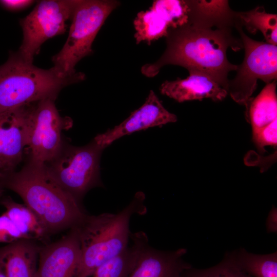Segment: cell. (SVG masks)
I'll return each instance as SVG.
<instances>
[{"mask_svg": "<svg viewBox=\"0 0 277 277\" xmlns=\"http://www.w3.org/2000/svg\"><path fill=\"white\" fill-rule=\"evenodd\" d=\"M135 253L134 267L128 277H182L191 266L184 261L185 248L163 251L151 246L147 235L139 232L130 233Z\"/></svg>", "mask_w": 277, "mask_h": 277, "instance_id": "30bf717a", "label": "cell"}, {"mask_svg": "<svg viewBox=\"0 0 277 277\" xmlns=\"http://www.w3.org/2000/svg\"><path fill=\"white\" fill-rule=\"evenodd\" d=\"M0 186L19 195L49 235L75 227L87 215L80 202L53 179L45 164L28 159L18 171L0 172Z\"/></svg>", "mask_w": 277, "mask_h": 277, "instance_id": "7a4b0ae2", "label": "cell"}, {"mask_svg": "<svg viewBox=\"0 0 277 277\" xmlns=\"http://www.w3.org/2000/svg\"><path fill=\"white\" fill-rule=\"evenodd\" d=\"M188 72L186 78L165 81L161 93L180 103L207 98L219 101L227 95V90L208 74L195 70Z\"/></svg>", "mask_w": 277, "mask_h": 277, "instance_id": "5bb4252c", "label": "cell"}, {"mask_svg": "<svg viewBox=\"0 0 277 277\" xmlns=\"http://www.w3.org/2000/svg\"><path fill=\"white\" fill-rule=\"evenodd\" d=\"M3 188L1 187L0 186V197L2 196V193H3Z\"/></svg>", "mask_w": 277, "mask_h": 277, "instance_id": "f1b7e54d", "label": "cell"}, {"mask_svg": "<svg viewBox=\"0 0 277 277\" xmlns=\"http://www.w3.org/2000/svg\"><path fill=\"white\" fill-rule=\"evenodd\" d=\"M30 0H2L0 4L10 10H19L25 9L34 3Z\"/></svg>", "mask_w": 277, "mask_h": 277, "instance_id": "484cf974", "label": "cell"}, {"mask_svg": "<svg viewBox=\"0 0 277 277\" xmlns=\"http://www.w3.org/2000/svg\"><path fill=\"white\" fill-rule=\"evenodd\" d=\"M39 247L22 240L0 248V261L7 277H35Z\"/></svg>", "mask_w": 277, "mask_h": 277, "instance_id": "9a60e30c", "label": "cell"}, {"mask_svg": "<svg viewBox=\"0 0 277 277\" xmlns=\"http://www.w3.org/2000/svg\"><path fill=\"white\" fill-rule=\"evenodd\" d=\"M78 72L67 75L54 67L44 69L11 52L0 66V114L46 98L56 100L64 87L85 79Z\"/></svg>", "mask_w": 277, "mask_h": 277, "instance_id": "277c9868", "label": "cell"}, {"mask_svg": "<svg viewBox=\"0 0 277 277\" xmlns=\"http://www.w3.org/2000/svg\"><path fill=\"white\" fill-rule=\"evenodd\" d=\"M118 5L119 2L113 0H76L67 40L52 57L53 67L67 75L77 74L76 65L92 53L95 37Z\"/></svg>", "mask_w": 277, "mask_h": 277, "instance_id": "5b68a950", "label": "cell"}, {"mask_svg": "<svg viewBox=\"0 0 277 277\" xmlns=\"http://www.w3.org/2000/svg\"><path fill=\"white\" fill-rule=\"evenodd\" d=\"M26 240L5 212L0 215V243L11 244Z\"/></svg>", "mask_w": 277, "mask_h": 277, "instance_id": "d4e9b609", "label": "cell"}, {"mask_svg": "<svg viewBox=\"0 0 277 277\" xmlns=\"http://www.w3.org/2000/svg\"><path fill=\"white\" fill-rule=\"evenodd\" d=\"M235 266L249 277H277V252L258 254L244 248L228 253Z\"/></svg>", "mask_w": 277, "mask_h": 277, "instance_id": "ac0fdd59", "label": "cell"}, {"mask_svg": "<svg viewBox=\"0 0 277 277\" xmlns=\"http://www.w3.org/2000/svg\"><path fill=\"white\" fill-rule=\"evenodd\" d=\"M150 8L167 23L170 28L182 26L188 18V1L156 0Z\"/></svg>", "mask_w": 277, "mask_h": 277, "instance_id": "44dd1931", "label": "cell"}, {"mask_svg": "<svg viewBox=\"0 0 277 277\" xmlns=\"http://www.w3.org/2000/svg\"><path fill=\"white\" fill-rule=\"evenodd\" d=\"M0 277H7L3 266L0 261Z\"/></svg>", "mask_w": 277, "mask_h": 277, "instance_id": "83f0119b", "label": "cell"}, {"mask_svg": "<svg viewBox=\"0 0 277 277\" xmlns=\"http://www.w3.org/2000/svg\"><path fill=\"white\" fill-rule=\"evenodd\" d=\"M182 277H249L234 264L228 253L217 265L206 269H196L190 266Z\"/></svg>", "mask_w": 277, "mask_h": 277, "instance_id": "603a6c76", "label": "cell"}, {"mask_svg": "<svg viewBox=\"0 0 277 277\" xmlns=\"http://www.w3.org/2000/svg\"><path fill=\"white\" fill-rule=\"evenodd\" d=\"M144 197L138 193L129 205L116 213L87 214L74 227L80 246L77 277H91L99 266L128 247L130 220L133 214L144 212Z\"/></svg>", "mask_w": 277, "mask_h": 277, "instance_id": "3957f363", "label": "cell"}, {"mask_svg": "<svg viewBox=\"0 0 277 277\" xmlns=\"http://www.w3.org/2000/svg\"><path fill=\"white\" fill-rule=\"evenodd\" d=\"M238 21L242 27L251 33L258 31L264 35L266 43L276 45L277 15L267 13L263 7L259 6L246 12H236Z\"/></svg>", "mask_w": 277, "mask_h": 277, "instance_id": "d6986e66", "label": "cell"}, {"mask_svg": "<svg viewBox=\"0 0 277 277\" xmlns=\"http://www.w3.org/2000/svg\"><path fill=\"white\" fill-rule=\"evenodd\" d=\"M133 25L136 44L144 42L150 45L152 42L166 37L170 29L167 23L150 7L137 13Z\"/></svg>", "mask_w": 277, "mask_h": 277, "instance_id": "ffe728a7", "label": "cell"}, {"mask_svg": "<svg viewBox=\"0 0 277 277\" xmlns=\"http://www.w3.org/2000/svg\"><path fill=\"white\" fill-rule=\"evenodd\" d=\"M31 105L0 114V172L14 171L23 160Z\"/></svg>", "mask_w": 277, "mask_h": 277, "instance_id": "8fae6325", "label": "cell"}, {"mask_svg": "<svg viewBox=\"0 0 277 277\" xmlns=\"http://www.w3.org/2000/svg\"><path fill=\"white\" fill-rule=\"evenodd\" d=\"M55 101L46 98L31 105L27 147L33 162L46 164L55 157L65 142L63 131L72 125L69 117L60 115Z\"/></svg>", "mask_w": 277, "mask_h": 277, "instance_id": "9c48e42d", "label": "cell"}, {"mask_svg": "<svg viewBox=\"0 0 277 277\" xmlns=\"http://www.w3.org/2000/svg\"><path fill=\"white\" fill-rule=\"evenodd\" d=\"M104 149L94 139L83 146L65 142L56 156L45 165L53 179L80 202L89 190L101 186L100 160Z\"/></svg>", "mask_w": 277, "mask_h": 277, "instance_id": "8992f818", "label": "cell"}, {"mask_svg": "<svg viewBox=\"0 0 277 277\" xmlns=\"http://www.w3.org/2000/svg\"><path fill=\"white\" fill-rule=\"evenodd\" d=\"M235 27L241 36L245 55L242 63L238 65L235 77L229 80L227 92L235 102L247 106L258 80L266 84L276 80L277 47L250 38L243 31L237 17Z\"/></svg>", "mask_w": 277, "mask_h": 277, "instance_id": "52a82bcc", "label": "cell"}, {"mask_svg": "<svg viewBox=\"0 0 277 277\" xmlns=\"http://www.w3.org/2000/svg\"><path fill=\"white\" fill-rule=\"evenodd\" d=\"M276 80L266 84L259 94L250 100L247 108L252 131L277 119Z\"/></svg>", "mask_w": 277, "mask_h": 277, "instance_id": "e0dca14e", "label": "cell"}, {"mask_svg": "<svg viewBox=\"0 0 277 277\" xmlns=\"http://www.w3.org/2000/svg\"><path fill=\"white\" fill-rule=\"evenodd\" d=\"M1 203L26 240L44 241L48 238L49 234L44 225L26 205L16 203L10 197L4 198Z\"/></svg>", "mask_w": 277, "mask_h": 277, "instance_id": "2e32d148", "label": "cell"}, {"mask_svg": "<svg viewBox=\"0 0 277 277\" xmlns=\"http://www.w3.org/2000/svg\"><path fill=\"white\" fill-rule=\"evenodd\" d=\"M266 229L268 232H277V209L273 206L266 219Z\"/></svg>", "mask_w": 277, "mask_h": 277, "instance_id": "4316f807", "label": "cell"}, {"mask_svg": "<svg viewBox=\"0 0 277 277\" xmlns=\"http://www.w3.org/2000/svg\"><path fill=\"white\" fill-rule=\"evenodd\" d=\"M134 263L133 248L128 247L120 254L99 266L91 277H128Z\"/></svg>", "mask_w": 277, "mask_h": 277, "instance_id": "7402d4cb", "label": "cell"}, {"mask_svg": "<svg viewBox=\"0 0 277 277\" xmlns=\"http://www.w3.org/2000/svg\"><path fill=\"white\" fill-rule=\"evenodd\" d=\"M252 132L254 142L259 148L262 149L266 146H276L277 119Z\"/></svg>", "mask_w": 277, "mask_h": 277, "instance_id": "cb8c5ba5", "label": "cell"}, {"mask_svg": "<svg viewBox=\"0 0 277 277\" xmlns=\"http://www.w3.org/2000/svg\"><path fill=\"white\" fill-rule=\"evenodd\" d=\"M188 2L187 22L169 29L164 52L155 62L143 66L141 72L152 77L165 65H178L208 74L227 91L228 74L238 67L229 61L227 50L243 48L241 39L233 34L236 12L227 1Z\"/></svg>", "mask_w": 277, "mask_h": 277, "instance_id": "6da1fadb", "label": "cell"}, {"mask_svg": "<svg viewBox=\"0 0 277 277\" xmlns=\"http://www.w3.org/2000/svg\"><path fill=\"white\" fill-rule=\"evenodd\" d=\"M177 116L169 112L156 94L151 90L145 103L119 125L93 139L105 149L120 138L149 128L176 122Z\"/></svg>", "mask_w": 277, "mask_h": 277, "instance_id": "4fadbf2b", "label": "cell"}, {"mask_svg": "<svg viewBox=\"0 0 277 277\" xmlns=\"http://www.w3.org/2000/svg\"><path fill=\"white\" fill-rule=\"evenodd\" d=\"M35 277H77L80 246L75 227L60 240L39 247Z\"/></svg>", "mask_w": 277, "mask_h": 277, "instance_id": "7c38bea8", "label": "cell"}, {"mask_svg": "<svg viewBox=\"0 0 277 277\" xmlns=\"http://www.w3.org/2000/svg\"><path fill=\"white\" fill-rule=\"evenodd\" d=\"M76 0H45L38 3L32 11L19 21L23 41L17 55L23 61L33 63L42 45L47 39L66 31Z\"/></svg>", "mask_w": 277, "mask_h": 277, "instance_id": "ba28073f", "label": "cell"}]
</instances>
